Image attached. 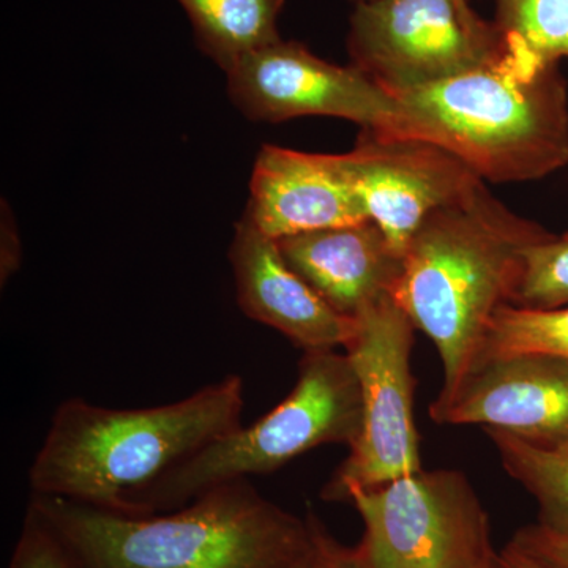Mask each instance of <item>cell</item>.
<instances>
[{"mask_svg": "<svg viewBox=\"0 0 568 568\" xmlns=\"http://www.w3.org/2000/svg\"><path fill=\"white\" fill-rule=\"evenodd\" d=\"M230 263L239 306L246 316L275 328L304 353L349 345L357 320L335 312L286 263L276 241L245 216L235 224Z\"/></svg>", "mask_w": 568, "mask_h": 568, "instance_id": "4fadbf2b", "label": "cell"}, {"mask_svg": "<svg viewBox=\"0 0 568 568\" xmlns=\"http://www.w3.org/2000/svg\"><path fill=\"white\" fill-rule=\"evenodd\" d=\"M361 383L349 355L308 351L291 394L254 424L239 426L175 467L153 488L145 510L164 514L209 489L275 473L306 452L353 447L362 429Z\"/></svg>", "mask_w": 568, "mask_h": 568, "instance_id": "5b68a950", "label": "cell"}, {"mask_svg": "<svg viewBox=\"0 0 568 568\" xmlns=\"http://www.w3.org/2000/svg\"><path fill=\"white\" fill-rule=\"evenodd\" d=\"M398 99L424 140L457 153L484 181H538L568 166V92L559 65L525 73L507 58Z\"/></svg>", "mask_w": 568, "mask_h": 568, "instance_id": "277c9868", "label": "cell"}, {"mask_svg": "<svg viewBox=\"0 0 568 568\" xmlns=\"http://www.w3.org/2000/svg\"><path fill=\"white\" fill-rule=\"evenodd\" d=\"M276 244L286 263L335 312L353 320L394 297L405 264L372 220L280 239Z\"/></svg>", "mask_w": 568, "mask_h": 568, "instance_id": "5bb4252c", "label": "cell"}, {"mask_svg": "<svg viewBox=\"0 0 568 568\" xmlns=\"http://www.w3.org/2000/svg\"><path fill=\"white\" fill-rule=\"evenodd\" d=\"M439 425H481L532 446L568 447V362L515 354L477 362L447 399L433 402Z\"/></svg>", "mask_w": 568, "mask_h": 568, "instance_id": "8fae6325", "label": "cell"}, {"mask_svg": "<svg viewBox=\"0 0 568 568\" xmlns=\"http://www.w3.org/2000/svg\"><path fill=\"white\" fill-rule=\"evenodd\" d=\"M364 536L358 568H487L496 559L487 510L462 470H418L351 493Z\"/></svg>", "mask_w": 568, "mask_h": 568, "instance_id": "8992f818", "label": "cell"}, {"mask_svg": "<svg viewBox=\"0 0 568 568\" xmlns=\"http://www.w3.org/2000/svg\"><path fill=\"white\" fill-rule=\"evenodd\" d=\"M32 508L61 534L81 568H302L313 532L235 480L175 510L121 515L61 497L32 496Z\"/></svg>", "mask_w": 568, "mask_h": 568, "instance_id": "3957f363", "label": "cell"}, {"mask_svg": "<svg viewBox=\"0 0 568 568\" xmlns=\"http://www.w3.org/2000/svg\"><path fill=\"white\" fill-rule=\"evenodd\" d=\"M515 354L552 355L568 362V305L551 310L504 305L497 310L474 365Z\"/></svg>", "mask_w": 568, "mask_h": 568, "instance_id": "ac0fdd59", "label": "cell"}, {"mask_svg": "<svg viewBox=\"0 0 568 568\" xmlns=\"http://www.w3.org/2000/svg\"><path fill=\"white\" fill-rule=\"evenodd\" d=\"M346 47L351 65L395 97L508 58L495 22L467 0L357 3Z\"/></svg>", "mask_w": 568, "mask_h": 568, "instance_id": "52a82bcc", "label": "cell"}, {"mask_svg": "<svg viewBox=\"0 0 568 568\" xmlns=\"http://www.w3.org/2000/svg\"><path fill=\"white\" fill-rule=\"evenodd\" d=\"M508 58L525 73L568 59V0H495Z\"/></svg>", "mask_w": 568, "mask_h": 568, "instance_id": "e0dca14e", "label": "cell"}, {"mask_svg": "<svg viewBox=\"0 0 568 568\" xmlns=\"http://www.w3.org/2000/svg\"><path fill=\"white\" fill-rule=\"evenodd\" d=\"M416 325L394 297L357 317L345 353L361 383L362 429L345 462L323 489V499L347 503L351 493L390 484L424 469L418 447L410 369Z\"/></svg>", "mask_w": 568, "mask_h": 568, "instance_id": "ba28073f", "label": "cell"}, {"mask_svg": "<svg viewBox=\"0 0 568 568\" xmlns=\"http://www.w3.org/2000/svg\"><path fill=\"white\" fill-rule=\"evenodd\" d=\"M499 560L503 568H547L519 549L511 547L510 544L503 549V552H499Z\"/></svg>", "mask_w": 568, "mask_h": 568, "instance_id": "cb8c5ba5", "label": "cell"}, {"mask_svg": "<svg viewBox=\"0 0 568 568\" xmlns=\"http://www.w3.org/2000/svg\"><path fill=\"white\" fill-rule=\"evenodd\" d=\"M189 14L197 48L230 71L245 55L280 39L286 0H178Z\"/></svg>", "mask_w": 568, "mask_h": 568, "instance_id": "9a60e30c", "label": "cell"}, {"mask_svg": "<svg viewBox=\"0 0 568 568\" xmlns=\"http://www.w3.org/2000/svg\"><path fill=\"white\" fill-rule=\"evenodd\" d=\"M21 263L20 230L11 215L9 204L3 201L2 215H0V282H2V286H6L11 276L20 271Z\"/></svg>", "mask_w": 568, "mask_h": 568, "instance_id": "603a6c76", "label": "cell"}, {"mask_svg": "<svg viewBox=\"0 0 568 568\" xmlns=\"http://www.w3.org/2000/svg\"><path fill=\"white\" fill-rule=\"evenodd\" d=\"M487 568H503L500 567L499 552H497L496 559Z\"/></svg>", "mask_w": 568, "mask_h": 568, "instance_id": "d4e9b609", "label": "cell"}, {"mask_svg": "<svg viewBox=\"0 0 568 568\" xmlns=\"http://www.w3.org/2000/svg\"><path fill=\"white\" fill-rule=\"evenodd\" d=\"M552 235L508 211L481 182L458 203L429 213L410 237L394 301L443 362L436 402L457 390L497 310L511 305L526 252Z\"/></svg>", "mask_w": 568, "mask_h": 568, "instance_id": "7a4b0ae2", "label": "cell"}, {"mask_svg": "<svg viewBox=\"0 0 568 568\" xmlns=\"http://www.w3.org/2000/svg\"><path fill=\"white\" fill-rule=\"evenodd\" d=\"M244 381L231 375L170 405L111 409L71 398L37 452L32 496L121 515H148L153 488L205 446L242 426Z\"/></svg>", "mask_w": 568, "mask_h": 568, "instance_id": "6da1fadb", "label": "cell"}, {"mask_svg": "<svg viewBox=\"0 0 568 568\" xmlns=\"http://www.w3.org/2000/svg\"><path fill=\"white\" fill-rule=\"evenodd\" d=\"M353 2L357 6V3L375 2V0H353Z\"/></svg>", "mask_w": 568, "mask_h": 568, "instance_id": "484cf974", "label": "cell"}, {"mask_svg": "<svg viewBox=\"0 0 568 568\" xmlns=\"http://www.w3.org/2000/svg\"><path fill=\"white\" fill-rule=\"evenodd\" d=\"M511 305L551 310L568 305V233L526 252L525 271Z\"/></svg>", "mask_w": 568, "mask_h": 568, "instance_id": "d6986e66", "label": "cell"}, {"mask_svg": "<svg viewBox=\"0 0 568 568\" xmlns=\"http://www.w3.org/2000/svg\"><path fill=\"white\" fill-rule=\"evenodd\" d=\"M312 523V548L302 568H358L347 555V548L339 545L325 529L315 514H308Z\"/></svg>", "mask_w": 568, "mask_h": 568, "instance_id": "7402d4cb", "label": "cell"}, {"mask_svg": "<svg viewBox=\"0 0 568 568\" xmlns=\"http://www.w3.org/2000/svg\"><path fill=\"white\" fill-rule=\"evenodd\" d=\"M510 545L544 567L568 568V537L552 532L538 523L519 529Z\"/></svg>", "mask_w": 568, "mask_h": 568, "instance_id": "44dd1931", "label": "cell"}, {"mask_svg": "<svg viewBox=\"0 0 568 568\" xmlns=\"http://www.w3.org/2000/svg\"><path fill=\"white\" fill-rule=\"evenodd\" d=\"M508 476L538 507V525L568 537V447L532 446L510 433L484 428Z\"/></svg>", "mask_w": 568, "mask_h": 568, "instance_id": "2e32d148", "label": "cell"}, {"mask_svg": "<svg viewBox=\"0 0 568 568\" xmlns=\"http://www.w3.org/2000/svg\"><path fill=\"white\" fill-rule=\"evenodd\" d=\"M342 162L368 219L403 256L429 213L458 203L485 182L443 145L376 130H364Z\"/></svg>", "mask_w": 568, "mask_h": 568, "instance_id": "30bf717a", "label": "cell"}, {"mask_svg": "<svg viewBox=\"0 0 568 568\" xmlns=\"http://www.w3.org/2000/svg\"><path fill=\"white\" fill-rule=\"evenodd\" d=\"M9 568H81L67 541L36 508L28 507Z\"/></svg>", "mask_w": 568, "mask_h": 568, "instance_id": "ffe728a7", "label": "cell"}, {"mask_svg": "<svg viewBox=\"0 0 568 568\" xmlns=\"http://www.w3.org/2000/svg\"><path fill=\"white\" fill-rule=\"evenodd\" d=\"M244 216L274 241L369 220L342 155L272 144L257 152Z\"/></svg>", "mask_w": 568, "mask_h": 568, "instance_id": "7c38bea8", "label": "cell"}, {"mask_svg": "<svg viewBox=\"0 0 568 568\" xmlns=\"http://www.w3.org/2000/svg\"><path fill=\"white\" fill-rule=\"evenodd\" d=\"M226 77L231 102L254 122L323 115L424 140L413 112L398 97L351 63L324 61L297 41L278 40L261 48L235 63Z\"/></svg>", "mask_w": 568, "mask_h": 568, "instance_id": "9c48e42d", "label": "cell"}]
</instances>
